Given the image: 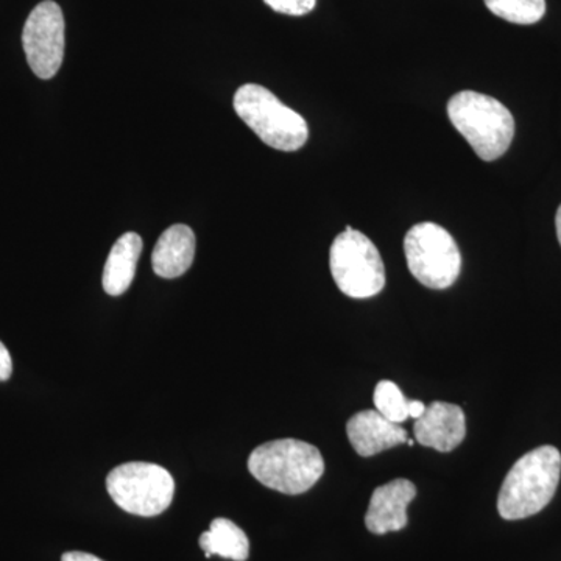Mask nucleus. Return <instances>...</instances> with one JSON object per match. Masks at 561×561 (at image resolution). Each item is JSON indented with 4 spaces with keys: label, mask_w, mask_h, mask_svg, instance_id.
Listing matches in <instances>:
<instances>
[{
    "label": "nucleus",
    "mask_w": 561,
    "mask_h": 561,
    "mask_svg": "<svg viewBox=\"0 0 561 561\" xmlns=\"http://www.w3.org/2000/svg\"><path fill=\"white\" fill-rule=\"evenodd\" d=\"M561 476V454L553 446H540L513 465L497 496L504 519L529 518L552 501Z\"/></svg>",
    "instance_id": "obj_1"
},
{
    "label": "nucleus",
    "mask_w": 561,
    "mask_h": 561,
    "mask_svg": "<svg viewBox=\"0 0 561 561\" xmlns=\"http://www.w3.org/2000/svg\"><path fill=\"white\" fill-rule=\"evenodd\" d=\"M249 470L267 489L295 496L320 481L324 460L311 443L283 438L257 446L249 457Z\"/></svg>",
    "instance_id": "obj_2"
},
{
    "label": "nucleus",
    "mask_w": 561,
    "mask_h": 561,
    "mask_svg": "<svg viewBox=\"0 0 561 561\" xmlns=\"http://www.w3.org/2000/svg\"><path fill=\"white\" fill-rule=\"evenodd\" d=\"M448 116L483 161L501 158L515 136V119L507 106L476 91H461L448 103Z\"/></svg>",
    "instance_id": "obj_3"
},
{
    "label": "nucleus",
    "mask_w": 561,
    "mask_h": 561,
    "mask_svg": "<svg viewBox=\"0 0 561 561\" xmlns=\"http://www.w3.org/2000/svg\"><path fill=\"white\" fill-rule=\"evenodd\" d=\"M234 110L262 142L280 151H297L309 138L305 117L261 84H243L234 94Z\"/></svg>",
    "instance_id": "obj_4"
},
{
    "label": "nucleus",
    "mask_w": 561,
    "mask_h": 561,
    "mask_svg": "<svg viewBox=\"0 0 561 561\" xmlns=\"http://www.w3.org/2000/svg\"><path fill=\"white\" fill-rule=\"evenodd\" d=\"M332 278L351 298H371L386 286V267L375 243L354 228L346 227L332 242Z\"/></svg>",
    "instance_id": "obj_5"
},
{
    "label": "nucleus",
    "mask_w": 561,
    "mask_h": 561,
    "mask_svg": "<svg viewBox=\"0 0 561 561\" xmlns=\"http://www.w3.org/2000/svg\"><path fill=\"white\" fill-rule=\"evenodd\" d=\"M106 490L122 511L150 518L171 507L175 481L160 465L128 461L110 472Z\"/></svg>",
    "instance_id": "obj_6"
},
{
    "label": "nucleus",
    "mask_w": 561,
    "mask_h": 561,
    "mask_svg": "<svg viewBox=\"0 0 561 561\" xmlns=\"http://www.w3.org/2000/svg\"><path fill=\"white\" fill-rule=\"evenodd\" d=\"M404 253L409 271L430 289H448L459 278V245L440 225L423 221L412 227L404 238Z\"/></svg>",
    "instance_id": "obj_7"
},
{
    "label": "nucleus",
    "mask_w": 561,
    "mask_h": 561,
    "mask_svg": "<svg viewBox=\"0 0 561 561\" xmlns=\"http://www.w3.org/2000/svg\"><path fill=\"white\" fill-rule=\"evenodd\" d=\"M25 57L36 77L57 76L65 58V16L58 3L46 0L33 9L22 32Z\"/></svg>",
    "instance_id": "obj_8"
},
{
    "label": "nucleus",
    "mask_w": 561,
    "mask_h": 561,
    "mask_svg": "<svg viewBox=\"0 0 561 561\" xmlns=\"http://www.w3.org/2000/svg\"><path fill=\"white\" fill-rule=\"evenodd\" d=\"M413 434L416 442L426 448L451 453L467 435L465 413L459 405L443 401L432 402L415 421Z\"/></svg>",
    "instance_id": "obj_9"
},
{
    "label": "nucleus",
    "mask_w": 561,
    "mask_h": 561,
    "mask_svg": "<svg viewBox=\"0 0 561 561\" xmlns=\"http://www.w3.org/2000/svg\"><path fill=\"white\" fill-rule=\"evenodd\" d=\"M416 496V486L408 479H394L373 493L365 526L375 535L398 531L408 526V507Z\"/></svg>",
    "instance_id": "obj_10"
},
{
    "label": "nucleus",
    "mask_w": 561,
    "mask_h": 561,
    "mask_svg": "<svg viewBox=\"0 0 561 561\" xmlns=\"http://www.w3.org/2000/svg\"><path fill=\"white\" fill-rule=\"evenodd\" d=\"M346 434L360 457L376 456L408 442V432L378 411H362L351 416L346 424Z\"/></svg>",
    "instance_id": "obj_11"
},
{
    "label": "nucleus",
    "mask_w": 561,
    "mask_h": 561,
    "mask_svg": "<svg viewBox=\"0 0 561 561\" xmlns=\"http://www.w3.org/2000/svg\"><path fill=\"white\" fill-rule=\"evenodd\" d=\"M195 257V234L186 225H173L162 232L151 253V265L158 276L179 278L190 271Z\"/></svg>",
    "instance_id": "obj_12"
},
{
    "label": "nucleus",
    "mask_w": 561,
    "mask_h": 561,
    "mask_svg": "<svg viewBox=\"0 0 561 561\" xmlns=\"http://www.w3.org/2000/svg\"><path fill=\"white\" fill-rule=\"evenodd\" d=\"M140 253L142 239L136 232H125L117 239L103 268L102 283L106 294L119 297L128 290L135 279Z\"/></svg>",
    "instance_id": "obj_13"
},
{
    "label": "nucleus",
    "mask_w": 561,
    "mask_h": 561,
    "mask_svg": "<svg viewBox=\"0 0 561 561\" xmlns=\"http://www.w3.org/2000/svg\"><path fill=\"white\" fill-rule=\"evenodd\" d=\"M201 548L206 559L213 556L232 561H245L250 557V541L245 531L227 518L210 523L209 530L202 534Z\"/></svg>",
    "instance_id": "obj_14"
},
{
    "label": "nucleus",
    "mask_w": 561,
    "mask_h": 561,
    "mask_svg": "<svg viewBox=\"0 0 561 561\" xmlns=\"http://www.w3.org/2000/svg\"><path fill=\"white\" fill-rule=\"evenodd\" d=\"M486 9L512 24H537L546 13V0H485Z\"/></svg>",
    "instance_id": "obj_15"
},
{
    "label": "nucleus",
    "mask_w": 561,
    "mask_h": 561,
    "mask_svg": "<svg viewBox=\"0 0 561 561\" xmlns=\"http://www.w3.org/2000/svg\"><path fill=\"white\" fill-rule=\"evenodd\" d=\"M373 401H375L376 411L391 423L400 424L409 419V400L394 382H379L373 394Z\"/></svg>",
    "instance_id": "obj_16"
},
{
    "label": "nucleus",
    "mask_w": 561,
    "mask_h": 561,
    "mask_svg": "<svg viewBox=\"0 0 561 561\" xmlns=\"http://www.w3.org/2000/svg\"><path fill=\"white\" fill-rule=\"evenodd\" d=\"M276 13L289 16H305L316 9L317 0H264Z\"/></svg>",
    "instance_id": "obj_17"
},
{
    "label": "nucleus",
    "mask_w": 561,
    "mask_h": 561,
    "mask_svg": "<svg viewBox=\"0 0 561 561\" xmlns=\"http://www.w3.org/2000/svg\"><path fill=\"white\" fill-rule=\"evenodd\" d=\"M11 373H13V360L7 346L0 342V382L9 381Z\"/></svg>",
    "instance_id": "obj_18"
},
{
    "label": "nucleus",
    "mask_w": 561,
    "mask_h": 561,
    "mask_svg": "<svg viewBox=\"0 0 561 561\" xmlns=\"http://www.w3.org/2000/svg\"><path fill=\"white\" fill-rule=\"evenodd\" d=\"M61 561H103L99 559V557L92 556V553L88 552H66L65 556L61 557Z\"/></svg>",
    "instance_id": "obj_19"
},
{
    "label": "nucleus",
    "mask_w": 561,
    "mask_h": 561,
    "mask_svg": "<svg viewBox=\"0 0 561 561\" xmlns=\"http://www.w3.org/2000/svg\"><path fill=\"white\" fill-rule=\"evenodd\" d=\"M427 405H424V402L421 401H409V416L412 419L419 420L421 415H423L424 411H426Z\"/></svg>",
    "instance_id": "obj_20"
},
{
    "label": "nucleus",
    "mask_w": 561,
    "mask_h": 561,
    "mask_svg": "<svg viewBox=\"0 0 561 561\" xmlns=\"http://www.w3.org/2000/svg\"><path fill=\"white\" fill-rule=\"evenodd\" d=\"M556 227H557V236H559V242L561 245V206H560L559 210H557Z\"/></svg>",
    "instance_id": "obj_21"
},
{
    "label": "nucleus",
    "mask_w": 561,
    "mask_h": 561,
    "mask_svg": "<svg viewBox=\"0 0 561 561\" xmlns=\"http://www.w3.org/2000/svg\"><path fill=\"white\" fill-rule=\"evenodd\" d=\"M405 443H408V445H409V446H413V445H415V442H413V440H409V438H408V442H405Z\"/></svg>",
    "instance_id": "obj_22"
}]
</instances>
